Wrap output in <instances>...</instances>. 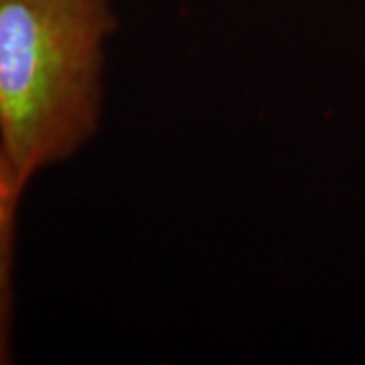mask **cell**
I'll return each mask as SVG.
<instances>
[{
	"label": "cell",
	"mask_w": 365,
	"mask_h": 365,
	"mask_svg": "<svg viewBox=\"0 0 365 365\" xmlns=\"http://www.w3.org/2000/svg\"><path fill=\"white\" fill-rule=\"evenodd\" d=\"M116 29L108 0H0V143L25 187L98 130Z\"/></svg>",
	"instance_id": "6da1fadb"
},
{
	"label": "cell",
	"mask_w": 365,
	"mask_h": 365,
	"mask_svg": "<svg viewBox=\"0 0 365 365\" xmlns=\"http://www.w3.org/2000/svg\"><path fill=\"white\" fill-rule=\"evenodd\" d=\"M25 191L0 143V365L11 361L13 327V268L19 201Z\"/></svg>",
	"instance_id": "7a4b0ae2"
}]
</instances>
